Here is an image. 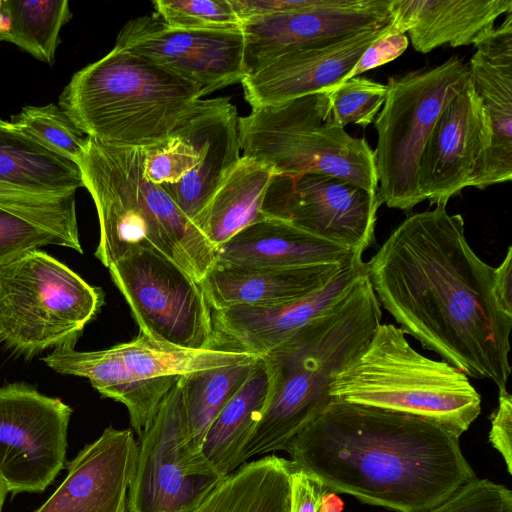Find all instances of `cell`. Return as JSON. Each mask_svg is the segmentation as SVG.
Segmentation results:
<instances>
[{
  "instance_id": "6da1fadb",
  "label": "cell",
  "mask_w": 512,
  "mask_h": 512,
  "mask_svg": "<svg viewBox=\"0 0 512 512\" xmlns=\"http://www.w3.org/2000/svg\"><path fill=\"white\" fill-rule=\"evenodd\" d=\"M383 308L405 334L468 377L507 390L512 317L493 294L494 267L470 247L446 205L414 213L366 263Z\"/></svg>"
},
{
  "instance_id": "7a4b0ae2",
  "label": "cell",
  "mask_w": 512,
  "mask_h": 512,
  "mask_svg": "<svg viewBox=\"0 0 512 512\" xmlns=\"http://www.w3.org/2000/svg\"><path fill=\"white\" fill-rule=\"evenodd\" d=\"M459 438L427 419L332 399L284 450L328 492L424 512L476 478Z\"/></svg>"
},
{
  "instance_id": "3957f363",
  "label": "cell",
  "mask_w": 512,
  "mask_h": 512,
  "mask_svg": "<svg viewBox=\"0 0 512 512\" xmlns=\"http://www.w3.org/2000/svg\"><path fill=\"white\" fill-rule=\"evenodd\" d=\"M381 319V306L365 274L334 307L260 356L269 392L241 465L284 450L324 410L332 400L333 378L365 351Z\"/></svg>"
},
{
  "instance_id": "277c9868",
  "label": "cell",
  "mask_w": 512,
  "mask_h": 512,
  "mask_svg": "<svg viewBox=\"0 0 512 512\" xmlns=\"http://www.w3.org/2000/svg\"><path fill=\"white\" fill-rule=\"evenodd\" d=\"M145 148L89 139L78 166L98 214L95 256L105 267L144 249L177 263L199 283L217 250L168 193L144 175Z\"/></svg>"
},
{
  "instance_id": "5b68a950",
  "label": "cell",
  "mask_w": 512,
  "mask_h": 512,
  "mask_svg": "<svg viewBox=\"0 0 512 512\" xmlns=\"http://www.w3.org/2000/svg\"><path fill=\"white\" fill-rule=\"evenodd\" d=\"M200 98L193 83L114 47L72 76L58 105L90 138L148 148L165 141Z\"/></svg>"
},
{
  "instance_id": "8992f818",
  "label": "cell",
  "mask_w": 512,
  "mask_h": 512,
  "mask_svg": "<svg viewBox=\"0 0 512 512\" xmlns=\"http://www.w3.org/2000/svg\"><path fill=\"white\" fill-rule=\"evenodd\" d=\"M332 399L410 414L460 437L481 413L468 376L416 351L394 324H379L365 351L329 386Z\"/></svg>"
},
{
  "instance_id": "52a82bcc",
  "label": "cell",
  "mask_w": 512,
  "mask_h": 512,
  "mask_svg": "<svg viewBox=\"0 0 512 512\" xmlns=\"http://www.w3.org/2000/svg\"><path fill=\"white\" fill-rule=\"evenodd\" d=\"M238 135L241 156L275 174L329 175L377 192L374 151L364 138L323 120L317 93L253 108L239 117Z\"/></svg>"
},
{
  "instance_id": "ba28073f",
  "label": "cell",
  "mask_w": 512,
  "mask_h": 512,
  "mask_svg": "<svg viewBox=\"0 0 512 512\" xmlns=\"http://www.w3.org/2000/svg\"><path fill=\"white\" fill-rule=\"evenodd\" d=\"M104 301L62 262L41 250L0 266V343L24 356L76 343Z\"/></svg>"
},
{
  "instance_id": "9c48e42d",
  "label": "cell",
  "mask_w": 512,
  "mask_h": 512,
  "mask_svg": "<svg viewBox=\"0 0 512 512\" xmlns=\"http://www.w3.org/2000/svg\"><path fill=\"white\" fill-rule=\"evenodd\" d=\"M469 80L468 64L455 55L433 68L389 78L383 108L374 120L382 204L408 212L423 202L418 185L423 149L442 111Z\"/></svg>"
},
{
  "instance_id": "30bf717a",
  "label": "cell",
  "mask_w": 512,
  "mask_h": 512,
  "mask_svg": "<svg viewBox=\"0 0 512 512\" xmlns=\"http://www.w3.org/2000/svg\"><path fill=\"white\" fill-rule=\"evenodd\" d=\"M222 479L191 448L178 379L139 436L128 512H192Z\"/></svg>"
},
{
  "instance_id": "8fae6325",
  "label": "cell",
  "mask_w": 512,
  "mask_h": 512,
  "mask_svg": "<svg viewBox=\"0 0 512 512\" xmlns=\"http://www.w3.org/2000/svg\"><path fill=\"white\" fill-rule=\"evenodd\" d=\"M108 269L139 332L161 344L211 349L212 310L201 284L177 263L140 249Z\"/></svg>"
},
{
  "instance_id": "7c38bea8",
  "label": "cell",
  "mask_w": 512,
  "mask_h": 512,
  "mask_svg": "<svg viewBox=\"0 0 512 512\" xmlns=\"http://www.w3.org/2000/svg\"><path fill=\"white\" fill-rule=\"evenodd\" d=\"M72 409L23 384L0 388V479L8 493L44 491L66 464Z\"/></svg>"
},
{
  "instance_id": "4fadbf2b",
  "label": "cell",
  "mask_w": 512,
  "mask_h": 512,
  "mask_svg": "<svg viewBox=\"0 0 512 512\" xmlns=\"http://www.w3.org/2000/svg\"><path fill=\"white\" fill-rule=\"evenodd\" d=\"M378 193L323 174H275L261 212L315 237L363 252L375 242Z\"/></svg>"
},
{
  "instance_id": "5bb4252c",
  "label": "cell",
  "mask_w": 512,
  "mask_h": 512,
  "mask_svg": "<svg viewBox=\"0 0 512 512\" xmlns=\"http://www.w3.org/2000/svg\"><path fill=\"white\" fill-rule=\"evenodd\" d=\"M114 47L141 56L193 83L201 96L240 83L245 76L241 29H176L152 13L128 21Z\"/></svg>"
},
{
  "instance_id": "9a60e30c",
  "label": "cell",
  "mask_w": 512,
  "mask_h": 512,
  "mask_svg": "<svg viewBox=\"0 0 512 512\" xmlns=\"http://www.w3.org/2000/svg\"><path fill=\"white\" fill-rule=\"evenodd\" d=\"M390 4L391 0H315L306 8L245 21V76L290 51L385 27L392 21Z\"/></svg>"
},
{
  "instance_id": "2e32d148",
  "label": "cell",
  "mask_w": 512,
  "mask_h": 512,
  "mask_svg": "<svg viewBox=\"0 0 512 512\" xmlns=\"http://www.w3.org/2000/svg\"><path fill=\"white\" fill-rule=\"evenodd\" d=\"M490 143L489 116L469 80L442 111L423 149L418 171L423 201L447 205L471 186Z\"/></svg>"
},
{
  "instance_id": "e0dca14e",
  "label": "cell",
  "mask_w": 512,
  "mask_h": 512,
  "mask_svg": "<svg viewBox=\"0 0 512 512\" xmlns=\"http://www.w3.org/2000/svg\"><path fill=\"white\" fill-rule=\"evenodd\" d=\"M365 274L366 263L357 257L323 287L294 301L212 310L211 349L262 356L334 307Z\"/></svg>"
},
{
  "instance_id": "ac0fdd59",
  "label": "cell",
  "mask_w": 512,
  "mask_h": 512,
  "mask_svg": "<svg viewBox=\"0 0 512 512\" xmlns=\"http://www.w3.org/2000/svg\"><path fill=\"white\" fill-rule=\"evenodd\" d=\"M391 28L385 27L329 39L290 51L241 80L245 100L253 108L283 103L340 83L363 52Z\"/></svg>"
},
{
  "instance_id": "d6986e66",
  "label": "cell",
  "mask_w": 512,
  "mask_h": 512,
  "mask_svg": "<svg viewBox=\"0 0 512 512\" xmlns=\"http://www.w3.org/2000/svg\"><path fill=\"white\" fill-rule=\"evenodd\" d=\"M138 453L131 429L107 427L67 464V475L34 512H128Z\"/></svg>"
},
{
  "instance_id": "ffe728a7",
  "label": "cell",
  "mask_w": 512,
  "mask_h": 512,
  "mask_svg": "<svg viewBox=\"0 0 512 512\" xmlns=\"http://www.w3.org/2000/svg\"><path fill=\"white\" fill-rule=\"evenodd\" d=\"M238 120L230 98H200L172 131L192 145L197 158L185 177L163 189L192 222L241 157Z\"/></svg>"
},
{
  "instance_id": "44dd1931",
  "label": "cell",
  "mask_w": 512,
  "mask_h": 512,
  "mask_svg": "<svg viewBox=\"0 0 512 512\" xmlns=\"http://www.w3.org/2000/svg\"><path fill=\"white\" fill-rule=\"evenodd\" d=\"M474 47L467 64L489 116L491 143L476 166L471 186L484 189L512 178V11Z\"/></svg>"
},
{
  "instance_id": "7402d4cb",
  "label": "cell",
  "mask_w": 512,
  "mask_h": 512,
  "mask_svg": "<svg viewBox=\"0 0 512 512\" xmlns=\"http://www.w3.org/2000/svg\"><path fill=\"white\" fill-rule=\"evenodd\" d=\"M394 31L408 33L415 51L475 45L512 11V0H391Z\"/></svg>"
},
{
  "instance_id": "603a6c76",
  "label": "cell",
  "mask_w": 512,
  "mask_h": 512,
  "mask_svg": "<svg viewBox=\"0 0 512 512\" xmlns=\"http://www.w3.org/2000/svg\"><path fill=\"white\" fill-rule=\"evenodd\" d=\"M349 262L294 268H254L215 263L200 284L211 310L239 305L273 306L318 290Z\"/></svg>"
},
{
  "instance_id": "cb8c5ba5",
  "label": "cell",
  "mask_w": 512,
  "mask_h": 512,
  "mask_svg": "<svg viewBox=\"0 0 512 512\" xmlns=\"http://www.w3.org/2000/svg\"><path fill=\"white\" fill-rule=\"evenodd\" d=\"M363 254L315 237L285 222L265 218L217 249L216 263L254 268H294L346 263Z\"/></svg>"
},
{
  "instance_id": "d4e9b609",
  "label": "cell",
  "mask_w": 512,
  "mask_h": 512,
  "mask_svg": "<svg viewBox=\"0 0 512 512\" xmlns=\"http://www.w3.org/2000/svg\"><path fill=\"white\" fill-rule=\"evenodd\" d=\"M74 345L56 347L42 360L57 373L87 378L102 396L124 404L131 427L140 436L180 376L134 382L109 348L80 352Z\"/></svg>"
},
{
  "instance_id": "484cf974",
  "label": "cell",
  "mask_w": 512,
  "mask_h": 512,
  "mask_svg": "<svg viewBox=\"0 0 512 512\" xmlns=\"http://www.w3.org/2000/svg\"><path fill=\"white\" fill-rule=\"evenodd\" d=\"M275 172L241 156L222 179L193 223L217 250L247 226L265 219L261 209Z\"/></svg>"
},
{
  "instance_id": "4316f807",
  "label": "cell",
  "mask_w": 512,
  "mask_h": 512,
  "mask_svg": "<svg viewBox=\"0 0 512 512\" xmlns=\"http://www.w3.org/2000/svg\"><path fill=\"white\" fill-rule=\"evenodd\" d=\"M291 460L274 454L225 476L192 512H289Z\"/></svg>"
},
{
  "instance_id": "83f0119b",
  "label": "cell",
  "mask_w": 512,
  "mask_h": 512,
  "mask_svg": "<svg viewBox=\"0 0 512 512\" xmlns=\"http://www.w3.org/2000/svg\"><path fill=\"white\" fill-rule=\"evenodd\" d=\"M0 184L53 196L75 194L84 187L76 163L19 133L9 121L0 126Z\"/></svg>"
},
{
  "instance_id": "f1b7e54d",
  "label": "cell",
  "mask_w": 512,
  "mask_h": 512,
  "mask_svg": "<svg viewBox=\"0 0 512 512\" xmlns=\"http://www.w3.org/2000/svg\"><path fill=\"white\" fill-rule=\"evenodd\" d=\"M269 386L260 357L252 374L209 427L202 453L223 478L241 465L243 448L260 418Z\"/></svg>"
},
{
  "instance_id": "f546056e",
  "label": "cell",
  "mask_w": 512,
  "mask_h": 512,
  "mask_svg": "<svg viewBox=\"0 0 512 512\" xmlns=\"http://www.w3.org/2000/svg\"><path fill=\"white\" fill-rule=\"evenodd\" d=\"M138 383L251 361L259 356L229 350H191L154 342L139 332L130 342L109 348Z\"/></svg>"
},
{
  "instance_id": "4dcf8cb0",
  "label": "cell",
  "mask_w": 512,
  "mask_h": 512,
  "mask_svg": "<svg viewBox=\"0 0 512 512\" xmlns=\"http://www.w3.org/2000/svg\"><path fill=\"white\" fill-rule=\"evenodd\" d=\"M259 358L180 376L190 443L195 453L203 454L202 445L209 427L252 374Z\"/></svg>"
},
{
  "instance_id": "1f68e13d",
  "label": "cell",
  "mask_w": 512,
  "mask_h": 512,
  "mask_svg": "<svg viewBox=\"0 0 512 512\" xmlns=\"http://www.w3.org/2000/svg\"><path fill=\"white\" fill-rule=\"evenodd\" d=\"M71 18L67 0H2L0 42L13 43L51 65L59 32Z\"/></svg>"
},
{
  "instance_id": "d6a6232c",
  "label": "cell",
  "mask_w": 512,
  "mask_h": 512,
  "mask_svg": "<svg viewBox=\"0 0 512 512\" xmlns=\"http://www.w3.org/2000/svg\"><path fill=\"white\" fill-rule=\"evenodd\" d=\"M9 123L27 138L77 165L90 139L56 104L25 106L11 116Z\"/></svg>"
},
{
  "instance_id": "836d02e7",
  "label": "cell",
  "mask_w": 512,
  "mask_h": 512,
  "mask_svg": "<svg viewBox=\"0 0 512 512\" xmlns=\"http://www.w3.org/2000/svg\"><path fill=\"white\" fill-rule=\"evenodd\" d=\"M387 85L365 77H354L317 92L323 120L344 128L372 123L383 106Z\"/></svg>"
},
{
  "instance_id": "e575fe53",
  "label": "cell",
  "mask_w": 512,
  "mask_h": 512,
  "mask_svg": "<svg viewBox=\"0 0 512 512\" xmlns=\"http://www.w3.org/2000/svg\"><path fill=\"white\" fill-rule=\"evenodd\" d=\"M47 245L68 247L82 253L79 236L0 207V266Z\"/></svg>"
},
{
  "instance_id": "d590c367",
  "label": "cell",
  "mask_w": 512,
  "mask_h": 512,
  "mask_svg": "<svg viewBox=\"0 0 512 512\" xmlns=\"http://www.w3.org/2000/svg\"><path fill=\"white\" fill-rule=\"evenodd\" d=\"M156 13L169 27L184 30L241 29L229 0H154Z\"/></svg>"
},
{
  "instance_id": "8d00e7d4",
  "label": "cell",
  "mask_w": 512,
  "mask_h": 512,
  "mask_svg": "<svg viewBox=\"0 0 512 512\" xmlns=\"http://www.w3.org/2000/svg\"><path fill=\"white\" fill-rule=\"evenodd\" d=\"M196 152L181 135L172 132L160 144L145 148L144 175L162 188L178 183L194 167Z\"/></svg>"
},
{
  "instance_id": "74e56055",
  "label": "cell",
  "mask_w": 512,
  "mask_h": 512,
  "mask_svg": "<svg viewBox=\"0 0 512 512\" xmlns=\"http://www.w3.org/2000/svg\"><path fill=\"white\" fill-rule=\"evenodd\" d=\"M424 512H512V491L502 484L476 477Z\"/></svg>"
},
{
  "instance_id": "f35d334b",
  "label": "cell",
  "mask_w": 512,
  "mask_h": 512,
  "mask_svg": "<svg viewBox=\"0 0 512 512\" xmlns=\"http://www.w3.org/2000/svg\"><path fill=\"white\" fill-rule=\"evenodd\" d=\"M408 45V36L404 33L394 31L391 25L389 31L376 39L363 52L355 66L341 82L358 77L368 70L395 60L405 52Z\"/></svg>"
},
{
  "instance_id": "ab89813d",
  "label": "cell",
  "mask_w": 512,
  "mask_h": 512,
  "mask_svg": "<svg viewBox=\"0 0 512 512\" xmlns=\"http://www.w3.org/2000/svg\"><path fill=\"white\" fill-rule=\"evenodd\" d=\"M327 493L318 478L293 463L289 512H320Z\"/></svg>"
},
{
  "instance_id": "60d3db41",
  "label": "cell",
  "mask_w": 512,
  "mask_h": 512,
  "mask_svg": "<svg viewBox=\"0 0 512 512\" xmlns=\"http://www.w3.org/2000/svg\"><path fill=\"white\" fill-rule=\"evenodd\" d=\"M498 403L489 417L488 440L503 457L508 473L512 474V396L507 390L499 391Z\"/></svg>"
},
{
  "instance_id": "b9f144b4",
  "label": "cell",
  "mask_w": 512,
  "mask_h": 512,
  "mask_svg": "<svg viewBox=\"0 0 512 512\" xmlns=\"http://www.w3.org/2000/svg\"><path fill=\"white\" fill-rule=\"evenodd\" d=\"M493 294L500 309L512 317V247L501 264L494 268Z\"/></svg>"
},
{
  "instance_id": "7bdbcfd3",
  "label": "cell",
  "mask_w": 512,
  "mask_h": 512,
  "mask_svg": "<svg viewBox=\"0 0 512 512\" xmlns=\"http://www.w3.org/2000/svg\"><path fill=\"white\" fill-rule=\"evenodd\" d=\"M7 494H8V491H7L4 483L0 479V512H2V510H3V506L5 503Z\"/></svg>"
},
{
  "instance_id": "ee69618b",
  "label": "cell",
  "mask_w": 512,
  "mask_h": 512,
  "mask_svg": "<svg viewBox=\"0 0 512 512\" xmlns=\"http://www.w3.org/2000/svg\"><path fill=\"white\" fill-rule=\"evenodd\" d=\"M7 122H8V121H5V120H3V119H1V118H0V126L5 125Z\"/></svg>"
},
{
  "instance_id": "f6af8a7d",
  "label": "cell",
  "mask_w": 512,
  "mask_h": 512,
  "mask_svg": "<svg viewBox=\"0 0 512 512\" xmlns=\"http://www.w3.org/2000/svg\"><path fill=\"white\" fill-rule=\"evenodd\" d=\"M1 5H2V0H0V9H1Z\"/></svg>"
}]
</instances>
